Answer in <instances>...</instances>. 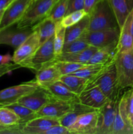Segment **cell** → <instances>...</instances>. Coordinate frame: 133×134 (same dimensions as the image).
I'll return each mask as SVG.
<instances>
[{
	"label": "cell",
	"mask_w": 133,
	"mask_h": 134,
	"mask_svg": "<svg viewBox=\"0 0 133 134\" xmlns=\"http://www.w3.org/2000/svg\"><path fill=\"white\" fill-rule=\"evenodd\" d=\"M59 81L65 84L71 91L79 96L87 86L88 79L72 74L62 75Z\"/></svg>",
	"instance_id": "26"
},
{
	"label": "cell",
	"mask_w": 133,
	"mask_h": 134,
	"mask_svg": "<svg viewBox=\"0 0 133 134\" xmlns=\"http://www.w3.org/2000/svg\"><path fill=\"white\" fill-rule=\"evenodd\" d=\"M42 87L46 89L51 96L54 99L70 103L79 102L78 95L71 91L65 84L60 81Z\"/></svg>",
	"instance_id": "18"
},
{
	"label": "cell",
	"mask_w": 133,
	"mask_h": 134,
	"mask_svg": "<svg viewBox=\"0 0 133 134\" xmlns=\"http://www.w3.org/2000/svg\"><path fill=\"white\" fill-rule=\"evenodd\" d=\"M94 111H96V110L84 105L79 102H76L73 105L72 109L69 111L66 115H64L63 116H62L61 119H59L60 125L69 128V127L72 125L77 118L80 116L81 115Z\"/></svg>",
	"instance_id": "24"
},
{
	"label": "cell",
	"mask_w": 133,
	"mask_h": 134,
	"mask_svg": "<svg viewBox=\"0 0 133 134\" xmlns=\"http://www.w3.org/2000/svg\"><path fill=\"white\" fill-rule=\"evenodd\" d=\"M89 23V15L85 16L80 22L66 28L65 44L78 39L86 31Z\"/></svg>",
	"instance_id": "25"
},
{
	"label": "cell",
	"mask_w": 133,
	"mask_h": 134,
	"mask_svg": "<svg viewBox=\"0 0 133 134\" xmlns=\"http://www.w3.org/2000/svg\"><path fill=\"white\" fill-rule=\"evenodd\" d=\"M85 0H69L66 15L72 12L83 9Z\"/></svg>",
	"instance_id": "36"
},
{
	"label": "cell",
	"mask_w": 133,
	"mask_h": 134,
	"mask_svg": "<svg viewBox=\"0 0 133 134\" xmlns=\"http://www.w3.org/2000/svg\"><path fill=\"white\" fill-rule=\"evenodd\" d=\"M54 65L57 67L58 70L61 73V75L72 74L76 71L81 69L86 64H80V63L71 62L59 61L57 60L53 62Z\"/></svg>",
	"instance_id": "32"
},
{
	"label": "cell",
	"mask_w": 133,
	"mask_h": 134,
	"mask_svg": "<svg viewBox=\"0 0 133 134\" xmlns=\"http://www.w3.org/2000/svg\"><path fill=\"white\" fill-rule=\"evenodd\" d=\"M61 76L59 71L53 63L36 71L35 79L40 86H44L59 81Z\"/></svg>",
	"instance_id": "21"
},
{
	"label": "cell",
	"mask_w": 133,
	"mask_h": 134,
	"mask_svg": "<svg viewBox=\"0 0 133 134\" xmlns=\"http://www.w3.org/2000/svg\"><path fill=\"white\" fill-rule=\"evenodd\" d=\"M99 1V0H85L83 10L86 11L87 14H89L93 8L95 7V5Z\"/></svg>",
	"instance_id": "39"
},
{
	"label": "cell",
	"mask_w": 133,
	"mask_h": 134,
	"mask_svg": "<svg viewBox=\"0 0 133 134\" xmlns=\"http://www.w3.org/2000/svg\"><path fill=\"white\" fill-rule=\"evenodd\" d=\"M119 33L120 29L118 27L96 31L86 30L80 38L89 45L100 48L118 42Z\"/></svg>",
	"instance_id": "6"
},
{
	"label": "cell",
	"mask_w": 133,
	"mask_h": 134,
	"mask_svg": "<svg viewBox=\"0 0 133 134\" xmlns=\"http://www.w3.org/2000/svg\"><path fill=\"white\" fill-rule=\"evenodd\" d=\"M89 44L80 38L76 39L73 41L65 44L63 48L62 53H73L83 51L89 47Z\"/></svg>",
	"instance_id": "34"
},
{
	"label": "cell",
	"mask_w": 133,
	"mask_h": 134,
	"mask_svg": "<svg viewBox=\"0 0 133 134\" xmlns=\"http://www.w3.org/2000/svg\"><path fill=\"white\" fill-rule=\"evenodd\" d=\"M13 60V56H10L9 54L2 55L0 54V64H9Z\"/></svg>",
	"instance_id": "40"
},
{
	"label": "cell",
	"mask_w": 133,
	"mask_h": 134,
	"mask_svg": "<svg viewBox=\"0 0 133 134\" xmlns=\"http://www.w3.org/2000/svg\"><path fill=\"white\" fill-rule=\"evenodd\" d=\"M126 111L129 122L133 127V88L127 91Z\"/></svg>",
	"instance_id": "35"
},
{
	"label": "cell",
	"mask_w": 133,
	"mask_h": 134,
	"mask_svg": "<svg viewBox=\"0 0 133 134\" xmlns=\"http://www.w3.org/2000/svg\"><path fill=\"white\" fill-rule=\"evenodd\" d=\"M23 126V125H18L11 127H7L2 125L0 122V134L22 133H21V130H22Z\"/></svg>",
	"instance_id": "38"
},
{
	"label": "cell",
	"mask_w": 133,
	"mask_h": 134,
	"mask_svg": "<svg viewBox=\"0 0 133 134\" xmlns=\"http://www.w3.org/2000/svg\"><path fill=\"white\" fill-rule=\"evenodd\" d=\"M99 120V111H91L78 116L68 129L70 133L96 134Z\"/></svg>",
	"instance_id": "11"
},
{
	"label": "cell",
	"mask_w": 133,
	"mask_h": 134,
	"mask_svg": "<svg viewBox=\"0 0 133 134\" xmlns=\"http://www.w3.org/2000/svg\"><path fill=\"white\" fill-rule=\"evenodd\" d=\"M21 68L22 67H21L20 64H15V63H13V64L9 63V64H0V78L2 76L8 74L10 72Z\"/></svg>",
	"instance_id": "37"
},
{
	"label": "cell",
	"mask_w": 133,
	"mask_h": 134,
	"mask_svg": "<svg viewBox=\"0 0 133 134\" xmlns=\"http://www.w3.org/2000/svg\"><path fill=\"white\" fill-rule=\"evenodd\" d=\"M119 99L110 101L99 111L96 134H111Z\"/></svg>",
	"instance_id": "10"
},
{
	"label": "cell",
	"mask_w": 133,
	"mask_h": 134,
	"mask_svg": "<svg viewBox=\"0 0 133 134\" xmlns=\"http://www.w3.org/2000/svg\"><path fill=\"white\" fill-rule=\"evenodd\" d=\"M79 103L96 110H99L110 102L98 87H93L82 92L78 96Z\"/></svg>",
	"instance_id": "16"
},
{
	"label": "cell",
	"mask_w": 133,
	"mask_h": 134,
	"mask_svg": "<svg viewBox=\"0 0 133 134\" xmlns=\"http://www.w3.org/2000/svg\"><path fill=\"white\" fill-rule=\"evenodd\" d=\"M69 0H57L46 17L56 22H60L66 15Z\"/></svg>",
	"instance_id": "30"
},
{
	"label": "cell",
	"mask_w": 133,
	"mask_h": 134,
	"mask_svg": "<svg viewBox=\"0 0 133 134\" xmlns=\"http://www.w3.org/2000/svg\"><path fill=\"white\" fill-rule=\"evenodd\" d=\"M53 37L54 35L40 44L30 58L20 64L21 67L36 72L46 65L53 64L56 58L53 48Z\"/></svg>",
	"instance_id": "4"
},
{
	"label": "cell",
	"mask_w": 133,
	"mask_h": 134,
	"mask_svg": "<svg viewBox=\"0 0 133 134\" xmlns=\"http://www.w3.org/2000/svg\"><path fill=\"white\" fill-rule=\"evenodd\" d=\"M40 46L39 37L35 30L14 51L12 61L20 65L31 57Z\"/></svg>",
	"instance_id": "12"
},
{
	"label": "cell",
	"mask_w": 133,
	"mask_h": 134,
	"mask_svg": "<svg viewBox=\"0 0 133 134\" xmlns=\"http://www.w3.org/2000/svg\"><path fill=\"white\" fill-rule=\"evenodd\" d=\"M57 0H34L29 6L20 20L16 24L18 28L32 27L49 14Z\"/></svg>",
	"instance_id": "3"
},
{
	"label": "cell",
	"mask_w": 133,
	"mask_h": 134,
	"mask_svg": "<svg viewBox=\"0 0 133 134\" xmlns=\"http://www.w3.org/2000/svg\"><path fill=\"white\" fill-rule=\"evenodd\" d=\"M110 63L106 64H86L84 67L76 71L72 74L88 80L91 79L99 74Z\"/></svg>",
	"instance_id": "28"
},
{
	"label": "cell",
	"mask_w": 133,
	"mask_h": 134,
	"mask_svg": "<svg viewBox=\"0 0 133 134\" xmlns=\"http://www.w3.org/2000/svg\"><path fill=\"white\" fill-rule=\"evenodd\" d=\"M40 86L36 79L23 82L0 90V105H6L16 103L20 98L33 92Z\"/></svg>",
	"instance_id": "7"
},
{
	"label": "cell",
	"mask_w": 133,
	"mask_h": 134,
	"mask_svg": "<svg viewBox=\"0 0 133 134\" xmlns=\"http://www.w3.org/2000/svg\"><path fill=\"white\" fill-rule=\"evenodd\" d=\"M65 33L66 27L61 26L60 22H59L53 37V48L56 57L61 55L63 52V48L65 42Z\"/></svg>",
	"instance_id": "31"
},
{
	"label": "cell",
	"mask_w": 133,
	"mask_h": 134,
	"mask_svg": "<svg viewBox=\"0 0 133 134\" xmlns=\"http://www.w3.org/2000/svg\"><path fill=\"white\" fill-rule=\"evenodd\" d=\"M3 106H5V107L10 108L19 116L20 124V125L24 126L29 121L38 116L36 112H34L32 110L29 109L27 107L19 104L18 103H12V104Z\"/></svg>",
	"instance_id": "27"
},
{
	"label": "cell",
	"mask_w": 133,
	"mask_h": 134,
	"mask_svg": "<svg viewBox=\"0 0 133 134\" xmlns=\"http://www.w3.org/2000/svg\"><path fill=\"white\" fill-rule=\"evenodd\" d=\"M115 65L120 90L133 88V50L117 52Z\"/></svg>",
	"instance_id": "5"
},
{
	"label": "cell",
	"mask_w": 133,
	"mask_h": 134,
	"mask_svg": "<svg viewBox=\"0 0 133 134\" xmlns=\"http://www.w3.org/2000/svg\"><path fill=\"white\" fill-rule=\"evenodd\" d=\"M33 0H13L3 14L0 30L16 24L23 17Z\"/></svg>",
	"instance_id": "8"
},
{
	"label": "cell",
	"mask_w": 133,
	"mask_h": 134,
	"mask_svg": "<svg viewBox=\"0 0 133 134\" xmlns=\"http://www.w3.org/2000/svg\"><path fill=\"white\" fill-rule=\"evenodd\" d=\"M88 14L89 15V23L87 29L88 31L108 30L118 27L108 0H99Z\"/></svg>",
	"instance_id": "2"
},
{
	"label": "cell",
	"mask_w": 133,
	"mask_h": 134,
	"mask_svg": "<svg viewBox=\"0 0 133 134\" xmlns=\"http://www.w3.org/2000/svg\"><path fill=\"white\" fill-rule=\"evenodd\" d=\"M87 14L83 9L76 10V11L72 12L70 14L65 15L60 21V23H61V26L67 28V27H70L75 24L78 23Z\"/></svg>",
	"instance_id": "33"
},
{
	"label": "cell",
	"mask_w": 133,
	"mask_h": 134,
	"mask_svg": "<svg viewBox=\"0 0 133 134\" xmlns=\"http://www.w3.org/2000/svg\"><path fill=\"white\" fill-rule=\"evenodd\" d=\"M5 11V10H4ZM4 11H2L0 13V22H1V18H2V16H3V14Z\"/></svg>",
	"instance_id": "43"
},
{
	"label": "cell",
	"mask_w": 133,
	"mask_h": 134,
	"mask_svg": "<svg viewBox=\"0 0 133 134\" xmlns=\"http://www.w3.org/2000/svg\"><path fill=\"white\" fill-rule=\"evenodd\" d=\"M58 22L46 17L39 23L33 26V30L36 31L39 35L40 45L46 41L51 37L54 35Z\"/></svg>",
	"instance_id": "23"
},
{
	"label": "cell",
	"mask_w": 133,
	"mask_h": 134,
	"mask_svg": "<svg viewBox=\"0 0 133 134\" xmlns=\"http://www.w3.org/2000/svg\"><path fill=\"white\" fill-rule=\"evenodd\" d=\"M59 119L48 116H37L26 123L22 128L21 133L23 134H43L50 127L59 125Z\"/></svg>",
	"instance_id": "17"
},
{
	"label": "cell",
	"mask_w": 133,
	"mask_h": 134,
	"mask_svg": "<svg viewBox=\"0 0 133 134\" xmlns=\"http://www.w3.org/2000/svg\"><path fill=\"white\" fill-rule=\"evenodd\" d=\"M127 92L119 97L116 117L111 134H133V127L129 122L126 111Z\"/></svg>",
	"instance_id": "9"
},
{
	"label": "cell",
	"mask_w": 133,
	"mask_h": 134,
	"mask_svg": "<svg viewBox=\"0 0 133 134\" xmlns=\"http://www.w3.org/2000/svg\"><path fill=\"white\" fill-rule=\"evenodd\" d=\"M132 9L126 18L123 27L120 29L117 43L118 52H128L133 50V36L131 32V20Z\"/></svg>",
	"instance_id": "19"
},
{
	"label": "cell",
	"mask_w": 133,
	"mask_h": 134,
	"mask_svg": "<svg viewBox=\"0 0 133 134\" xmlns=\"http://www.w3.org/2000/svg\"><path fill=\"white\" fill-rule=\"evenodd\" d=\"M33 1H34V0H33Z\"/></svg>",
	"instance_id": "44"
},
{
	"label": "cell",
	"mask_w": 133,
	"mask_h": 134,
	"mask_svg": "<svg viewBox=\"0 0 133 134\" xmlns=\"http://www.w3.org/2000/svg\"><path fill=\"white\" fill-rule=\"evenodd\" d=\"M13 1V0H0V13L4 11Z\"/></svg>",
	"instance_id": "41"
},
{
	"label": "cell",
	"mask_w": 133,
	"mask_h": 134,
	"mask_svg": "<svg viewBox=\"0 0 133 134\" xmlns=\"http://www.w3.org/2000/svg\"><path fill=\"white\" fill-rule=\"evenodd\" d=\"M131 32L133 36V8H132V20H131Z\"/></svg>",
	"instance_id": "42"
},
{
	"label": "cell",
	"mask_w": 133,
	"mask_h": 134,
	"mask_svg": "<svg viewBox=\"0 0 133 134\" xmlns=\"http://www.w3.org/2000/svg\"><path fill=\"white\" fill-rule=\"evenodd\" d=\"M119 28L123 26L133 8V0H108Z\"/></svg>",
	"instance_id": "20"
},
{
	"label": "cell",
	"mask_w": 133,
	"mask_h": 134,
	"mask_svg": "<svg viewBox=\"0 0 133 134\" xmlns=\"http://www.w3.org/2000/svg\"><path fill=\"white\" fill-rule=\"evenodd\" d=\"M32 27L11 28L0 30V44L10 46L16 49L32 34Z\"/></svg>",
	"instance_id": "13"
},
{
	"label": "cell",
	"mask_w": 133,
	"mask_h": 134,
	"mask_svg": "<svg viewBox=\"0 0 133 134\" xmlns=\"http://www.w3.org/2000/svg\"><path fill=\"white\" fill-rule=\"evenodd\" d=\"M0 122L7 127L20 125L19 116L10 108L3 105H0Z\"/></svg>",
	"instance_id": "29"
},
{
	"label": "cell",
	"mask_w": 133,
	"mask_h": 134,
	"mask_svg": "<svg viewBox=\"0 0 133 134\" xmlns=\"http://www.w3.org/2000/svg\"><path fill=\"white\" fill-rule=\"evenodd\" d=\"M98 87L110 100L119 99L121 91L119 86L115 60L108 64L96 77L88 80L85 90Z\"/></svg>",
	"instance_id": "1"
},
{
	"label": "cell",
	"mask_w": 133,
	"mask_h": 134,
	"mask_svg": "<svg viewBox=\"0 0 133 134\" xmlns=\"http://www.w3.org/2000/svg\"><path fill=\"white\" fill-rule=\"evenodd\" d=\"M98 49L99 48L89 45L86 49L79 52L73 53H62L61 55L56 57V61L59 60L87 64L89 60Z\"/></svg>",
	"instance_id": "22"
},
{
	"label": "cell",
	"mask_w": 133,
	"mask_h": 134,
	"mask_svg": "<svg viewBox=\"0 0 133 134\" xmlns=\"http://www.w3.org/2000/svg\"><path fill=\"white\" fill-rule=\"evenodd\" d=\"M74 103L53 98L50 102L37 111V115L38 116H48L59 119L72 109Z\"/></svg>",
	"instance_id": "15"
},
{
	"label": "cell",
	"mask_w": 133,
	"mask_h": 134,
	"mask_svg": "<svg viewBox=\"0 0 133 134\" xmlns=\"http://www.w3.org/2000/svg\"><path fill=\"white\" fill-rule=\"evenodd\" d=\"M52 99L47 90L40 86L34 92L20 98L16 103L37 113Z\"/></svg>",
	"instance_id": "14"
}]
</instances>
